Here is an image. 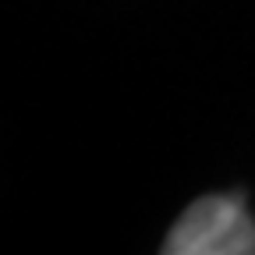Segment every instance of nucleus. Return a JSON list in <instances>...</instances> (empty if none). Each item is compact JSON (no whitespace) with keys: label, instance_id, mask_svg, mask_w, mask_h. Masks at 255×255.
Here are the masks:
<instances>
[{"label":"nucleus","instance_id":"1","mask_svg":"<svg viewBox=\"0 0 255 255\" xmlns=\"http://www.w3.org/2000/svg\"><path fill=\"white\" fill-rule=\"evenodd\" d=\"M163 255H255V223L238 195H206L181 213Z\"/></svg>","mask_w":255,"mask_h":255}]
</instances>
